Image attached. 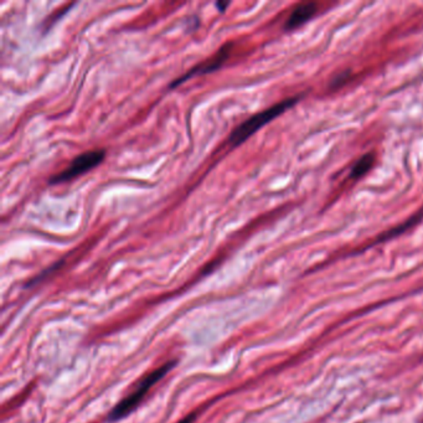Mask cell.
I'll list each match as a JSON object with an SVG mask.
<instances>
[{"instance_id": "1", "label": "cell", "mask_w": 423, "mask_h": 423, "mask_svg": "<svg viewBox=\"0 0 423 423\" xmlns=\"http://www.w3.org/2000/svg\"><path fill=\"white\" fill-rule=\"evenodd\" d=\"M174 365H175L174 362H166L163 366L155 368L152 373L146 375L138 382V385L135 386V390L128 393V396H126L121 402H118V405L110 411V417H108L110 422L119 421L126 416H128L129 413H132V411L135 410L143 401V399L147 396L148 393L153 388L154 385H157L172 370Z\"/></svg>"}, {"instance_id": "5", "label": "cell", "mask_w": 423, "mask_h": 423, "mask_svg": "<svg viewBox=\"0 0 423 423\" xmlns=\"http://www.w3.org/2000/svg\"><path fill=\"white\" fill-rule=\"evenodd\" d=\"M318 10V6L315 3H303L295 6L293 12H291L287 23L284 25L286 30H295L303 24H306L313 18Z\"/></svg>"}, {"instance_id": "8", "label": "cell", "mask_w": 423, "mask_h": 423, "mask_svg": "<svg viewBox=\"0 0 423 423\" xmlns=\"http://www.w3.org/2000/svg\"><path fill=\"white\" fill-rule=\"evenodd\" d=\"M195 417H197V415H194V413H193V415H190V416H186L184 420H181V421L178 423H193V421L195 420Z\"/></svg>"}, {"instance_id": "2", "label": "cell", "mask_w": 423, "mask_h": 423, "mask_svg": "<svg viewBox=\"0 0 423 423\" xmlns=\"http://www.w3.org/2000/svg\"><path fill=\"white\" fill-rule=\"evenodd\" d=\"M299 99H301L299 96L284 99L282 102L250 117L248 119H246L245 122L241 123L239 126L233 129L231 135H228V143L233 147H237L239 144H242L252 135H255L258 129L262 128L267 123L272 122L275 118L281 116L286 110H288L291 107H293Z\"/></svg>"}, {"instance_id": "7", "label": "cell", "mask_w": 423, "mask_h": 423, "mask_svg": "<svg viewBox=\"0 0 423 423\" xmlns=\"http://www.w3.org/2000/svg\"><path fill=\"white\" fill-rule=\"evenodd\" d=\"M215 6H217V9H219L221 12H224L226 10L227 6H230V3H227V1H217Z\"/></svg>"}, {"instance_id": "3", "label": "cell", "mask_w": 423, "mask_h": 423, "mask_svg": "<svg viewBox=\"0 0 423 423\" xmlns=\"http://www.w3.org/2000/svg\"><path fill=\"white\" fill-rule=\"evenodd\" d=\"M105 149L87 150L85 153L75 157L72 161L70 163V166H66L62 172L52 175L49 179V183L51 185H57L68 183L70 180H74L82 174L90 172V170H92L93 168L99 166L105 159Z\"/></svg>"}, {"instance_id": "6", "label": "cell", "mask_w": 423, "mask_h": 423, "mask_svg": "<svg viewBox=\"0 0 423 423\" xmlns=\"http://www.w3.org/2000/svg\"><path fill=\"white\" fill-rule=\"evenodd\" d=\"M375 164V154L368 153L357 160L351 170V178L357 179L365 175Z\"/></svg>"}, {"instance_id": "4", "label": "cell", "mask_w": 423, "mask_h": 423, "mask_svg": "<svg viewBox=\"0 0 423 423\" xmlns=\"http://www.w3.org/2000/svg\"><path fill=\"white\" fill-rule=\"evenodd\" d=\"M233 43H226L225 45H222L216 54H214L209 59H206L201 63H199L195 68H190L186 74L174 81L170 85V88H174V87L184 83L185 81L189 80L193 76L210 74V72H214L216 70H219L227 61V59L230 57V54L233 51Z\"/></svg>"}]
</instances>
